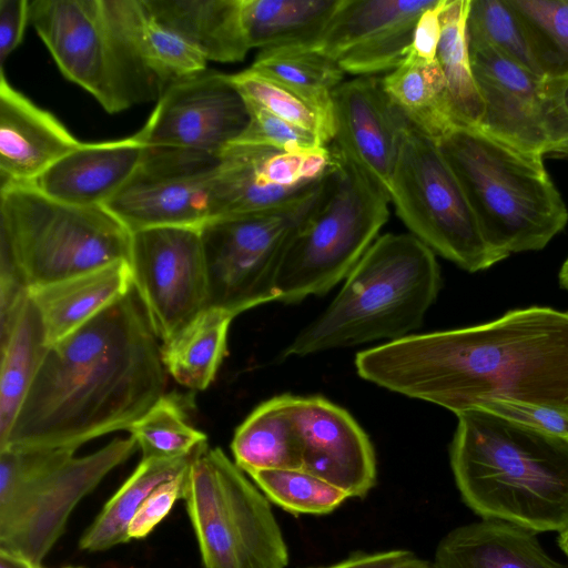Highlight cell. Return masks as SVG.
Masks as SVG:
<instances>
[{
	"mask_svg": "<svg viewBox=\"0 0 568 568\" xmlns=\"http://www.w3.org/2000/svg\"><path fill=\"white\" fill-rule=\"evenodd\" d=\"M546 155L568 156V75L542 80Z\"/></svg>",
	"mask_w": 568,
	"mask_h": 568,
	"instance_id": "obj_41",
	"label": "cell"
},
{
	"mask_svg": "<svg viewBox=\"0 0 568 568\" xmlns=\"http://www.w3.org/2000/svg\"><path fill=\"white\" fill-rule=\"evenodd\" d=\"M468 4L469 0H447L440 14L442 34L436 58L459 126L478 128L484 102L473 74L466 39Z\"/></svg>",
	"mask_w": 568,
	"mask_h": 568,
	"instance_id": "obj_33",
	"label": "cell"
},
{
	"mask_svg": "<svg viewBox=\"0 0 568 568\" xmlns=\"http://www.w3.org/2000/svg\"><path fill=\"white\" fill-rule=\"evenodd\" d=\"M248 476L270 500L293 515H326L348 495L303 469L256 470Z\"/></svg>",
	"mask_w": 568,
	"mask_h": 568,
	"instance_id": "obj_36",
	"label": "cell"
},
{
	"mask_svg": "<svg viewBox=\"0 0 568 568\" xmlns=\"http://www.w3.org/2000/svg\"><path fill=\"white\" fill-rule=\"evenodd\" d=\"M393 104L419 131L437 141L459 126L444 72L437 61H424L412 51L395 70L382 78Z\"/></svg>",
	"mask_w": 568,
	"mask_h": 568,
	"instance_id": "obj_27",
	"label": "cell"
},
{
	"mask_svg": "<svg viewBox=\"0 0 568 568\" xmlns=\"http://www.w3.org/2000/svg\"><path fill=\"white\" fill-rule=\"evenodd\" d=\"M419 568H433L432 566V562L429 561H426L423 566H420Z\"/></svg>",
	"mask_w": 568,
	"mask_h": 568,
	"instance_id": "obj_50",
	"label": "cell"
},
{
	"mask_svg": "<svg viewBox=\"0 0 568 568\" xmlns=\"http://www.w3.org/2000/svg\"><path fill=\"white\" fill-rule=\"evenodd\" d=\"M130 266L133 288L162 343L209 307L200 227L160 226L132 233Z\"/></svg>",
	"mask_w": 568,
	"mask_h": 568,
	"instance_id": "obj_13",
	"label": "cell"
},
{
	"mask_svg": "<svg viewBox=\"0 0 568 568\" xmlns=\"http://www.w3.org/2000/svg\"><path fill=\"white\" fill-rule=\"evenodd\" d=\"M103 1L116 32L164 90L183 78L206 70L207 61L202 54L162 24L144 0Z\"/></svg>",
	"mask_w": 568,
	"mask_h": 568,
	"instance_id": "obj_24",
	"label": "cell"
},
{
	"mask_svg": "<svg viewBox=\"0 0 568 568\" xmlns=\"http://www.w3.org/2000/svg\"><path fill=\"white\" fill-rule=\"evenodd\" d=\"M133 288L130 263L119 261L51 284L29 288L48 346L64 338Z\"/></svg>",
	"mask_w": 568,
	"mask_h": 568,
	"instance_id": "obj_22",
	"label": "cell"
},
{
	"mask_svg": "<svg viewBox=\"0 0 568 568\" xmlns=\"http://www.w3.org/2000/svg\"><path fill=\"white\" fill-rule=\"evenodd\" d=\"M194 454L175 459H141L83 532L80 549L102 551L128 542L129 525L143 501L160 484L186 470Z\"/></svg>",
	"mask_w": 568,
	"mask_h": 568,
	"instance_id": "obj_32",
	"label": "cell"
},
{
	"mask_svg": "<svg viewBox=\"0 0 568 568\" xmlns=\"http://www.w3.org/2000/svg\"><path fill=\"white\" fill-rule=\"evenodd\" d=\"M436 0H341L322 34L306 45L337 61L347 51L418 17ZM302 47V45H301Z\"/></svg>",
	"mask_w": 568,
	"mask_h": 568,
	"instance_id": "obj_31",
	"label": "cell"
},
{
	"mask_svg": "<svg viewBox=\"0 0 568 568\" xmlns=\"http://www.w3.org/2000/svg\"><path fill=\"white\" fill-rule=\"evenodd\" d=\"M333 115L332 143L389 195L405 116L384 91L382 79L358 77L341 83L333 93Z\"/></svg>",
	"mask_w": 568,
	"mask_h": 568,
	"instance_id": "obj_18",
	"label": "cell"
},
{
	"mask_svg": "<svg viewBox=\"0 0 568 568\" xmlns=\"http://www.w3.org/2000/svg\"><path fill=\"white\" fill-rule=\"evenodd\" d=\"M358 375L456 415L496 400L568 413V312L531 306L357 353Z\"/></svg>",
	"mask_w": 568,
	"mask_h": 568,
	"instance_id": "obj_1",
	"label": "cell"
},
{
	"mask_svg": "<svg viewBox=\"0 0 568 568\" xmlns=\"http://www.w3.org/2000/svg\"><path fill=\"white\" fill-rule=\"evenodd\" d=\"M447 0H436L418 17L412 42V53L424 61H434L442 34L440 14Z\"/></svg>",
	"mask_w": 568,
	"mask_h": 568,
	"instance_id": "obj_45",
	"label": "cell"
},
{
	"mask_svg": "<svg viewBox=\"0 0 568 568\" xmlns=\"http://www.w3.org/2000/svg\"><path fill=\"white\" fill-rule=\"evenodd\" d=\"M145 148L139 132L119 140L81 142L32 185L68 204L104 206L135 172Z\"/></svg>",
	"mask_w": 568,
	"mask_h": 568,
	"instance_id": "obj_20",
	"label": "cell"
},
{
	"mask_svg": "<svg viewBox=\"0 0 568 568\" xmlns=\"http://www.w3.org/2000/svg\"><path fill=\"white\" fill-rule=\"evenodd\" d=\"M557 544L564 554L568 557V526L559 531Z\"/></svg>",
	"mask_w": 568,
	"mask_h": 568,
	"instance_id": "obj_48",
	"label": "cell"
},
{
	"mask_svg": "<svg viewBox=\"0 0 568 568\" xmlns=\"http://www.w3.org/2000/svg\"><path fill=\"white\" fill-rule=\"evenodd\" d=\"M436 143L494 251L507 257L541 250L566 226L568 210L544 156L469 126H456Z\"/></svg>",
	"mask_w": 568,
	"mask_h": 568,
	"instance_id": "obj_5",
	"label": "cell"
},
{
	"mask_svg": "<svg viewBox=\"0 0 568 568\" xmlns=\"http://www.w3.org/2000/svg\"><path fill=\"white\" fill-rule=\"evenodd\" d=\"M541 78L568 75V0H506Z\"/></svg>",
	"mask_w": 568,
	"mask_h": 568,
	"instance_id": "obj_34",
	"label": "cell"
},
{
	"mask_svg": "<svg viewBox=\"0 0 568 568\" xmlns=\"http://www.w3.org/2000/svg\"><path fill=\"white\" fill-rule=\"evenodd\" d=\"M183 499L203 568H286L288 549L270 500L220 447L195 450Z\"/></svg>",
	"mask_w": 568,
	"mask_h": 568,
	"instance_id": "obj_9",
	"label": "cell"
},
{
	"mask_svg": "<svg viewBox=\"0 0 568 568\" xmlns=\"http://www.w3.org/2000/svg\"><path fill=\"white\" fill-rule=\"evenodd\" d=\"M0 568H42L26 557L0 548Z\"/></svg>",
	"mask_w": 568,
	"mask_h": 568,
	"instance_id": "obj_47",
	"label": "cell"
},
{
	"mask_svg": "<svg viewBox=\"0 0 568 568\" xmlns=\"http://www.w3.org/2000/svg\"><path fill=\"white\" fill-rule=\"evenodd\" d=\"M296 396L281 395L258 405L236 428L231 449L247 475L256 470L302 469Z\"/></svg>",
	"mask_w": 568,
	"mask_h": 568,
	"instance_id": "obj_25",
	"label": "cell"
},
{
	"mask_svg": "<svg viewBox=\"0 0 568 568\" xmlns=\"http://www.w3.org/2000/svg\"><path fill=\"white\" fill-rule=\"evenodd\" d=\"M559 282L560 285L568 291V257L559 272Z\"/></svg>",
	"mask_w": 568,
	"mask_h": 568,
	"instance_id": "obj_49",
	"label": "cell"
},
{
	"mask_svg": "<svg viewBox=\"0 0 568 568\" xmlns=\"http://www.w3.org/2000/svg\"><path fill=\"white\" fill-rule=\"evenodd\" d=\"M136 448L130 436L82 457L68 449L0 450V548L42 567L78 503Z\"/></svg>",
	"mask_w": 568,
	"mask_h": 568,
	"instance_id": "obj_8",
	"label": "cell"
},
{
	"mask_svg": "<svg viewBox=\"0 0 568 568\" xmlns=\"http://www.w3.org/2000/svg\"><path fill=\"white\" fill-rule=\"evenodd\" d=\"M416 22L403 24L347 51L337 64L344 73L359 77L392 72L410 54Z\"/></svg>",
	"mask_w": 568,
	"mask_h": 568,
	"instance_id": "obj_39",
	"label": "cell"
},
{
	"mask_svg": "<svg viewBox=\"0 0 568 568\" xmlns=\"http://www.w3.org/2000/svg\"><path fill=\"white\" fill-rule=\"evenodd\" d=\"M234 317L217 307H206L169 341L161 355L166 373L180 385L204 390L214 381L226 355L227 332Z\"/></svg>",
	"mask_w": 568,
	"mask_h": 568,
	"instance_id": "obj_30",
	"label": "cell"
},
{
	"mask_svg": "<svg viewBox=\"0 0 568 568\" xmlns=\"http://www.w3.org/2000/svg\"><path fill=\"white\" fill-rule=\"evenodd\" d=\"M468 51L494 48L540 77L521 24L506 0H469Z\"/></svg>",
	"mask_w": 568,
	"mask_h": 568,
	"instance_id": "obj_37",
	"label": "cell"
},
{
	"mask_svg": "<svg viewBox=\"0 0 568 568\" xmlns=\"http://www.w3.org/2000/svg\"><path fill=\"white\" fill-rule=\"evenodd\" d=\"M248 121L247 104L230 74L206 69L170 84L138 132L149 148L219 156Z\"/></svg>",
	"mask_w": 568,
	"mask_h": 568,
	"instance_id": "obj_15",
	"label": "cell"
},
{
	"mask_svg": "<svg viewBox=\"0 0 568 568\" xmlns=\"http://www.w3.org/2000/svg\"><path fill=\"white\" fill-rule=\"evenodd\" d=\"M389 199L415 237L459 267L477 272L506 258L486 243L436 141L406 118Z\"/></svg>",
	"mask_w": 568,
	"mask_h": 568,
	"instance_id": "obj_11",
	"label": "cell"
},
{
	"mask_svg": "<svg viewBox=\"0 0 568 568\" xmlns=\"http://www.w3.org/2000/svg\"><path fill=\"white\" fill-rule=\"evenodd\" d=\"M142 452V459H175L192 455L206 443V435L191 426L180 404L163 395L129 429Z\"/></svg>",
	"mask_w": 568,
	"mask_h": 568,
	"instance_id": "obj_35",
	"label": "cell"
},
{
	"mask_svg": "<svg viewBox=\"0 0 568 568\" xmlns=\"http://www.w3.org/2000/svg\"><path fill=\"white\" fill-rule=\"evenodd\" d=\"M427 560L404 549L356 552L338 562L312 568H419Z\"/></svg>",
	"mask_w": 568,
	"mask_h": 568,
	"instance_id": "obj_46",
	"label": "cell"
},
{
	"mask_svg": "<svg viewBox=\"0 0 568 568\" xmlns=\"http://www.w3.org/2000/svg\"><path fill=\"white\" fill-rule=\"evenodd\" d=\"M433 568H568L541 547L537 534L496 519L458 526L438 542Z\"/></svg>",
	"mask_w": 568,
	"mask_h": 568,
	"instance_id": "obj_21",
	"label": "cell"
},
{
	"mask_svg": "<svg viewBox=\"0 0 568 568\" xmlns=\"http://www.w3.org/2000/svg\"><path fill=\"white\" fill-rule=\"evenodd\" d=\"M341 0H242L251 49L306 47L322 34Z\"/></svg>",
	"mask_w": 568,
	"mask_h": 568,
	"instance_id": "obj_29",
	"label": "cell"
},
{
	"mask_svg": "<svg viewBox=\"0 0 568 568\" xmlns=\"http://www.w3.org/2000/svg\"><path fill=\"white\" fill-rule=\"evenodd\" d=\"M153 16L206 61L233 63L251 50L242 0H144Z\"/></svg>",
	"mask_w": 568,
	"mask_h": 568,
	"instance_id": "obj_23",
	"label": "cell"
},
{
	"mask_svg": "<svg viewBox=\"0 0 568 568\" xmlns=\"http://www.w3.org/2000/svg\"><path fill=\"white\" fill-rule=\"evenodd\" d=\"M230 78L246 101L256 103L274 115L317 135L325 145L333 136L317 113L294 93L258 74L251 68Z\"/></svg>",
	"mask_w": 568,
	"mask_h": 568,
	"instance_id": "obj_38",
	"label": "cell"
},
{
	"mask_svg": "<svg viewBox=\"0 0 568 568\" xmlns=\"http://www.w3.org/2000/svg\"><path fill=\"white\" fill-rule=\"evenodd\" d=\"M29 23L61 73L109 113L156 100L164 88L111 23L103 0H30Z\"/></svg>",
	"mask_w": 568,
	"mask_h": 568,
	"instance_id": "obj_10",
	"label": "cell"
},
{
	"mask_svg": "<svg viewBox=\"0 0 568 568\" xmlns=\"http://www.w3.org/2000/svg\"><path fill=\"white\" fill-rule=\"evenodd\" d=\"M245 100V99H244ZM250 121L237 141L287 152L310 151L325 145L314 133L274 115L263 106L246 101Z\"/></svg>",
	"mask_w": 568,
	"mask_h": 568,
	"instance_id": "obj_40",
	"label": "cell"
},
{
	"mask_svg": "<svg viewBox=\"0 0 568 568\" xmlns=\"http://www.w3.org/2000/svg\"><path fill=\"white\" fill-rule=\"evenodd\" d=\"M136 292L49 345L2 449H68L128 430L164 395L166 369Z\"/></svg>",
	"mask_w": 568,
	"mask_h": 568,
	"instance_id": "obj_2",
	"label": "cell"
},
{
	"mask_svg": "<svg viewBox=\"0 0 568 568\" xmlns=\"http://www.w3.org/2000/svg\"><path fill=\"white\" fill-rule=\"evenodd\" d=\"M251 69L310 105L334 140L333 93L344 82V72L336 61L295 45L260 50Z\"/></svg>",
	"mask_w": 568,
	"mask_h": 568,
	"instance_id": "obj_28",
	"label": "cell"
},
{
	"mask_svg": "<svg viewBox=\"0 0 568 568\" xmlns=\"http://www.w3.org/2000/svg\"><path fill=\"white\" fill-rule=\"evenodd\" d=\"M484 102L477 129L523 152L546 155L542 80L494 48L469 51Z\"/></svg>",
	"mask_w": 568,
	"mask_h": 568,
	"instance_id": "obj_17",
	"label": "cell"
},
{
	"mask_svg": "<svg viewBox=\"0 0 568 568\" xmlns=\"http://www.w3.org/2000/svg\"><path fill=\"white\" fill-rule=\"evenodd\" d=\"M219 156L145 148L135 172L104 205L131 233L160 226L201 227L212 219Z\"/></svg>",
	"mask_w": 568,
	"mask_h": 568,
	"instance_id": "obj_14",
	"label": "cell"
},
{
	"mask_svg": "<svg viewBox=\"0 0 568 568\" xmlns=\"http://www.w3.org/2000/svg\"><path fill=\"white\" fill-rule=\"evenodd\" d=\"M440 288L434 252L413 234L378 236L326 310L285 349V356L409 336Z\"/></svg>",
	"mask_w": 568,
	"mask_h": 568,
	"instance_id": "obj_4",
	"label": "cell"
},
{
	"mask_svg": "<svg viewBox=\"0 0 568 568\" xmlns=\"http://www.w3.org/2000/svg\"><path fill=\"white\" fill-rule=\"evenodd\" d=\"M321 193L284 251L276 301L323 295L345 278L388 219L389 195L333 143Z\"/></svg>",
	"mask_w": 568,
	"mask_h": 568,
	"instance_id": "obj_6",
	"label": "cell"
},
{
	"mask_svg": "<svg viewBox=\"0 0 568 568\" xmlns=\"http://www.w3.org/2000/svg\"><path fill=\"white\" fill-rule=\"evenodd\" d=\"M527 427L568 438V413L517 402L496 400L483 408Z\"/></svg>",
	"mask_w": 568,
	"mask_h": 568,
	"instance_id": "obj_43",
	"label": "cell"
},
{
	"mask_svg": "<svg viewBox=\"0 0 568 568\" xmlns=\"http://www.w3.org/2000/svg\"><path fill=\"white\" fill-rule=\"evenodd\" d=\"M450 467L464 504L481 519L537 532L568 526V438L485 409L457 415Z\"/></svg>",
	"mask_w": 568,
	"mask_h": 568,
	"instance_id": "obj_3",
	"label": "cell"
},
{
	"mask_svg": "<svg viewBox=\"0 0 568 568\" xmlns=\"http://www.w3.org/2000/svg\"><path fill=\"white\" fill-rule=\"evenodd\" d=\"M47 349L44 326L29 295L16 316L0 326V445L19 415Z\"/></svg>",
	"mask_w": 568,
	"mask_h": 568,
	"instance_id": "obj_26",
	"label": "cell"
},
{
	"mask_svg": "<svg viewBox=\"0 0 568 568\" xmlns=\"http://www.w3.org/2000/svg\"><path fill=\"white\" fill-rule=\"evenodd\" d=\"M321 190L293 206L219 216L200 227L209 276V307L222 308L235 317L276 301L275 282L284 251Z\"/></svg>",
	"mask_w": 568,
	"mask_h": 568,
	"instance_id": "obj_12",
	"label": "cell"
},
{
	"mask_svg": "<svg viewBox=\"0 0 568 568\" xmlns=\"http://www.w3.org/2000/svg\"><path fill=\"white\" fill-rule=\"evenodd\" d=\"M30 0H0V64L21 43L29 23Z\"/></svg>",
	"mask_w": 568,
	"mask_h": 568,
	"instance_id": "obj_44",
	"label": "cell"
},
{
	"mask_svg": "<svg viewBox=\"0 0 568 568\" xmlns=\"http://www.w3.org/2000/svg\"><path fill=\"white\" fill-rule=\"evenodd\" d=\"M295 414L302 469L349 498L365 497L376 484V458L371 440L355 419L320 396H296Z\"/></svg>",
	"mask_w": 568,
	"mask_h": 568,
	"instance_id": "obj_16",
	"label": "cell"
},
{
	"mask_svg": "<svg viewBox=\"0 0 568 568\" xmlns=\"http://www.w3.org/2000/svg\"><path fill=\"white\" fill-rule=\"evenodd\" d=\"M0 71V185L32 184L81 141Z\"/></svg>",
	"mask_w": 568,
	"mask_h": 568,
	"instance_id": "obj_19",
	"label": "cell"
},
{
	"mask_svg": "<svg viewBox=\"0 0 568 568\" xmlns=\"http://www.w3.org/2000/svg\"><path fill=\"white\" fill-rule=\"evenodd\" d=\"M187 471L189 468L160 484L146 497L129 525L130 539L146 537L169 515L176 500L183 499Z\"/></svg>",
	"mask_w": 568,
	"mask_h": 568,
	"instance_id": "obj_42",
	"label": "cell"
},
{
	"mask_svg": "<svg viewBox=\"0 0 568 568\" xmlns=\"http://www.w3.org/2000/svg\"><path fill=\"white\" fill-rule=\"evenodd\" d=\"M132 233L105 206H78L32 184L0 185V257L29 288L131 256Z\"/></svg>",
	"mask_w": 568,
	"mask_h": 568,
	"instance_id": "obj_7",
	"label": "cell"
}]
</instances>
